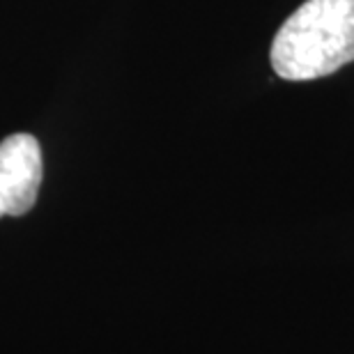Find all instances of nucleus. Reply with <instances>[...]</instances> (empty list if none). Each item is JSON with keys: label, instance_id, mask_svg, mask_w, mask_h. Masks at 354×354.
I'll return each instance as SVG.
<instances>
[{"label": "nucleus", "instance_id": "1", "mask_svg": "<svg viewBox=\"0 0 354 354\" xmlns=\"http://www.w3.org/2000/svg\"><path fill=\"white\" fill-rule=\"evenodd\" d=\"M269 60L286 81L322 79L354 62V0H306L279 28Z\"/></svg>", "mask_w": 354, "mask_h": 354}, {"label": "nucleus", "instance_id": "2", "mask_svg": "<svg viewBox=\"0 0 354 354\" xmlns=\"http://www.w3.org/2000/svg\"><path fill=\"white\" fill-rule=\"evenodd\" d=\"M44 177L39 140L12 133L0 143V216H21L37 203Z\"/></svg>", "mask_w": 354, "mask_h": 354}]
</instances>
